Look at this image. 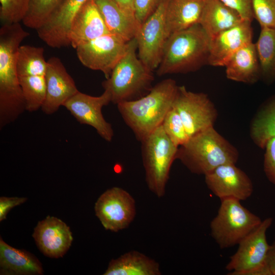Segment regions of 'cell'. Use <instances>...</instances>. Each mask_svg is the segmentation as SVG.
I'll use <instances>...</instances> for the list:
<instances>
[{"label":"cell","instance_id":"1","mask_svg":"<svg viewBox=\"0 0 275 275\" xmlns=\"http://www.w3.org/2000/svg\"><path fill=\"white\" fill-rule=\"evenodd\" d=\"M30 35L20 23L0 28V128L15 121L25 109L17 70L21 43Z\"/></svg>","mask_w":275,"mask_h":275},{"label":"cell","instance_id":"2","mask_svg":"<svg viewBox=\"0 0 275 275\" xmlns=\"http://www.w3.org/2000/svg\"><path fill=\"white\" fill-rule=\"evenodd\" d=\"M178 86L175 80L165 79L137 99L117 104L126 125L141 142L159 127L172 107Z\"/></svg>","mask_w":275,"mask_h":275},{"label":"cell","instance_id":"3","mask_svg":"<svg viewBox=\"0 0 275 275\" xmlns=\"http://www.w3.org/2000/svg\"><path fill=\"white\" fill-rule=\"evenodd\" d=\"M210 41L199 23L173 33L167 39L157 75L194 72L207 64Z\"/></svg>","mask_w":275,"mask_h":275},{"label":"cell","instance_id":"4","mask_svg":"<svg viewBox=\"0 0 275 275\" xmlns=\"http://www.w3.org/2000/svg\"><path fill=\"white\" fill-rule=\"evenodd\" d=\"M237 149L211 127L189 138L179 146V159L191 173L205 175L225 164H236Z\"/></svg>","mask_w":275,"mask_h":275},{"label":"cell","instance_id":"5","mask_svg":"<svg viewBox=\"0 0 275 275\" xmlns=\"http://www.w3.org/2000/svg\"><path fill=\"white\" fill-rule=\"evenodd\" d=\"M135 38L128 42L127 49L114 68L108 78L102 85L111 95V102H121L137 99L145 95L151 89L154 77L150 69L136 55Z\"/></svg>","mask_w":275,"mask_h":275},{"label":"cell","instance_id":"6","mask_svg":"<svg viewBox=\"0 0 275 275\" xmlns=\"http://www.w3.org/2000/svg\"><path fill=\"white\" fill-rule=\"evenodd\" d=\"M145 180L150 190L163 197L178 147L169 139L161 125L141 142Z\"/></svg>","mask_w":275,"mask_h":275},{"label":"cell","instance_id":"7","mask_svg":"<svg viewBox=\"0 0 275 275\" xmlns=\"http://www.w3.org/2000/svg\"><path fill=\"white\" fill-rule=\"evenodd\" d=\"M221 201L210 227L212 237L221 249H224L238 244L262 220L236 199L226 198Z\"/></svg>","mask_w":275,"mask_h":275},{"label":"cell","instance_id":"8","mask_svg":"<svg viewBox=\"0 0 275 275\" xmlns=\"http://www.w3.org/2000/svg\"><path fill=\"white\" fill-rule=\"evenodd\" d=\"M273 219L267 217L239 243L237 251L226 266L231 275H271L266 265L270 245L266 232Z\"/></svg>","mask_w":275,"mask_h":275},{"label":"cell","instance_id":"9","mask_svg":"<svg viewBox=\"0 0 275 275\" xmlns=\"http://www.w3.org/2000/svg\"><path fill=\"white\" fill-rule=\"evenodd\" d=\"M172 106L180 116L189 138L213 127L218 115L207 94L188 91L184 86H178Z\"/></svg>","mask_w":275,"mask_h":275},{"label":"cell","instance_id":"10","mask_svg":"<svg viewBox=\"0 0 275 275\" xmlns=\"http://www.w3.org/2000/svg\"><path fill=\"white\" fill-rule=\"evenodd\" d=\"M121 37L108 33L77 47L80 63L87 68L102 72L105 78L125 54L128 45Z\"/></svg>","mask_w":275,"mask_h":275},{"label":"cell","instance_id":"11","mask_svg":"<svg viewBox=\"0 0 275 275\" xmlns=\"http://www.w3.org/2000/svg\"><path fill=\"white\" fill-rule=\"evenodd\" d=\"M166 0H161L154 12L139 26L135 38L138 57L152 71L161 62L169 38L165 22Z\"/></svg>","mask_w":275,"mask_h":275},{"label":"cell","instance_id":"12","mask_svg":"<svg viewBox=\"0 0 275 275\" xmlns=\"http://www.w3.org/2000/svg\"><path fill=\"white\" fill-rule=\"evenodd\" d=\"M94 209L105 229L113 232L128 227L136 214L134 199L119 187H112L102 193L96 202Z\"/></svg>","mask_w":275,"mask_h":275},{"label":"cell","instance_id":"13","mask_svg":"<svg viewBox=\"0 0 275 275\" xmlns=\"http://www.w3.org/2000/svg\"><path fill=\"white\" fill-rule=\"evenodd\" d=\"M110 102L111 96L106 90L99 96L78 91L63 106L79 123L93 127L102 139L110 142L114 136V131L112 125L105 120L102 113V107Z\"/></svg>","mask_w":275,"mask_h":275},{"label":"cell","instance_id":"14","mask_svg":"<svg viewBox=\"0 0 275 275\" xmlns=\"http://www.w3.org/2000/svg\"><path fill=\"white\" fill-rule=\"evenodd\" d=\"M204 176L207 187L220 200L235 198L241 201L253 194L251 179L236 164L221 165Z\"/></svg>","mask_w":275,"mask_h":275},{"label":"cell","instance_id":"15","mask_svg":"<svg viewBox=\"0 0 275 275\" xmlns=\"http://www.w3.org/2000/svg\"><path fill=\"white\" fill-rule=\"evenodd\" d=\"M44 76L46 94L41 109L45 114L51 115L79 91L73 79L58 57H53L48 60Z\"/></svg>","mask_w":275,"mask_h":275},{"label":"cell","instance_id":"16","mask_svg":"<svg viewBox=\"0 0 275 275\" xmlns=\"http://www.w3.org/2000/svg\"><path fill=\"white\" fill-rule=\"evenodd\" d=\"M88 0H63L48 20L36 30L38 37L52 48L70 45L69 35L72 22Z\"/></svg>","mask_w":275,"mask_h":275},{"label":"cell","instance_id":"17","mask_svg":"<svg viewBox=\"0 0 275 275\" xmlns=\"http://www.w3.org/2000/svg\"><path fill=\"white\" fill-rule=\"evenodd\" d=\"M32 236L42 253L52 258L62 257L73 241L69 227L61 219L49 215L38 223Z\"/></svg>","mask_w":275,"mask_h":275},{"label":"cell","instance_id":"18","mask_svg":"<svg viewBox=\"0 0 275 275\" xmlns=\"http://www.w3.org/2000/svg\"><path fill=\"white\" fill-rule=\"evenodd\" d=\"M252 22L243 20L210 39L208 65L223 67L240 48L253 42Z\"/></svg>","mask_w":275,"mask_h":275},{"label":"cell","instance_id":"19","mask_svg":"<svg viewBox=\"0 0 275 275\" xmlns=\"http://www.w3.org/2000/svg\"><path fill=\"white\" fill-rule=\"evenodd\" d=\"M109 33L93 0H88L74 18L70 30V45H79Z\"/></svg>","mask_w":275,"mask_h":275},{"label":"cell","instance_id":"20","mask_svg":"<svg viewBox=\"0 0 275 275\" xmlns=\"http://www.w3.org/2000/svg\"><path fill=\"white\" fill-rule=\"evenodd\" d=\"M228 79L254 84L261 79L259 61L255 43L253 42L237 50L225 66Z\"/></svg>","mask_w":275,"mask_h":275},{"label":"cell","instance_id":"21","mask_svg":"<svg viewBox=\"0 0 275 275\" xmlns=\"http://www.w3.org/2000/svg\"><path fill=\"white\" fill-rule=\"evenodd\" d=\"M205 0H166L165 22L169 37L199 24Z\"/></svg>","mask_w":275,"mask_h":275},{"label":"cell","instance_id":"22","mask_svg":"<svg viewBox=\"0 0 275 275\" xmlns=\"http://www.w3.org/2000/svg\"><path fill=\"white\" fill-rule=\"evenodd\" d=\"M0 274L40 275L43 269L40 261L32 253L13 248L0 238Z\"/></svg>","mask_w":275,"mask_h":275},{"label":"cell","instance_id":"23","mask_svg":"<svg viewBox=\"0 0 275 275\" xmlns=\"http://www.w3.org/2000/svg\"><path fill=\"white\" fill-rule=\"evenodd\" d=\"M243 20L234 10L219 0H205L199 24L210 38Z\"/></svg>","mask_w":275,"mask_h":275},{"label":"cell","instance_id":"24","mask_svg":"<svg viewBox=\"0 0 275 275\" xmlns=\"http://www.w3.org/2000/svg\"><path fill=\"white\" fill-rule=\"evenodd\" d=\"M109 33L126 41L134 38L140 24L135 18L124 12L113 0H93Z\"/></svg>","mask_w":275,"mask_h":275},{"label":"cell","instance_id":"25","mask_svg":"<svg viewBox=\"0 0 275 275\" xmlns=\"http://www.w3.org/2000/svg\"><path fill=\"white\" fill-rule=\"evenodd\" d=\"M104 275H160L158 263L138 251L126 253L111 260Z\"/></svg>","mask_w":275,"mask_h":275},{"label":"cell","instance_id":"26","mask_svg":"<svg viewBox=\"0 0 275 275\" xmlns=\"http://www.w3.org/2000/svg\"><path fill=\"white\" fill-rule=\"evenodd\" d=\"M250 135L254 143L262 149L269 140L275 138V95L256 114L251 124Z\"/></svg>","mask_w":275,"mask_h":275},{"label":"cell","instance_id":"27","mask_svg":"<svg viewBox=\"0 0 275 275\" xmlns=\"http://www.w3.org/2000/svg\"><path fill=\"white\" fill-rule=\"evenodd\" d=\"M255 45L260 66L261 79L275 81V29L261 28Z\"/></svg>","mask_w":275,"mask_h":275},{"label":"cell","instance_id":"28","mask_svg":"<svg viewBox=\"0 0 275 275\" xmlns=\"http://www.w3.org/2000/svg\"><path fill=\"white\" fill-rule=\"evenodd\" d=\"M44 53V49L42 47L20 45L17 56L18 77L45 76L47 61Z\"/></svg>","mask_w":275,"mask_h":275},{"label":"cell","instance_id":"29","mask_svg":"<svg viewBox=\"0 0 275 275\" xmlns=\"http://www.w3.org/2000/svg\"><path fill=\"white\" fill-rule=\"evenodd\" d=\"M25 103V109L34 112L41 108L46 98L44 76L18 77Z\"/></svg>","mask_w":275,"mask_h":275},{"label":"cell","instance_id":"30","mask_svg":"<svg viewBox=\"0 0 275 275\" xmlns=\"http://www.w3.org/2000/svg\"><path fill=\"white\" fill-rule=\"evenodd\" d=\"M63 1L31 0L23 23L29 28L37 30L48 20Z\"/></svg>","mask_w":275,"mask_h":275},{"label":"cell","instance_id":"31","mask_svg":"<svg viewBox=\"0 0 275 275\" xmlns=\"http://www.w3.org/2000/svg\"><path fill=\"white\" fill-rule=\"evenodd\" d=\"M161 125L169 139L178 147L189 139L180 116L173 106L165 116Z\"/></svg>","mask_w":275,"mask_h":275},{"label":"cell","instance_id":"32","mask_svg":"<svg viewBox=\"0 0 275 275\" xmlns=\"http://www.w3.org/2000/svg\"><path fill=\"white\" fill-rule=\"evenodd\" d=\"M31 0H0L2 24L20 23L29 10Z\"/></svg>","mask_w":275,"mask_h":275},{"label":"cell","instance_id":"33","mask_svg":"<svg viewBox=\"0 0 275 275\" xmlns=\"http://www.w3.org/2000/svg\"><path fill=\"white\" fill-rule=\"evenodd\" d=\"M252 10L261 28L275 29V0H252Z\"/></svg>","mask_w":275,"mask_h":275},{"label":"cell","instance_id":"34","mask_svg":"<svg viewBox=\"0 0 275 275\" xmlns=\"http://www.w3.org/2000/svg\"><path fill=\"white\" fill-rule=\"evenodd\" d=\"M264 149V172L267 179L275 185V138L267 142Z\"/></svg>","mask_w":275,"mask_h":275},{"label":"cell","instance_id":"35","mask_svg":"<svg viewBox=\"0 0 275 275\" xmlns=\"http://www.w3.org/2000/svg\"><path fill=\"white\" fill-rule=\"evenodd\" d=\"M161 0H134L135 17L141 25L156 10Z\"/></svg>","mask_w":275,"mask_h":275},{"label":"cell","instance_id":"36","mask_svg":"<svg viewBox=\"0 0 275 275\" xmlns=\"http://www.w3.org/2000/svg\"><path fill=\"white\" fill-rule=\"evenodd\" d=\"M228 7L235 11L243 20L252 22L254 16L252 0H219Z\"/></svg>","mask_w":275,"mask_h":275},{"label":"cell","instance_id":"37","mask_svg":"<svg viewBox=\"0 0 275 275\" xmlns=\"http://www.w3.org/2000/svg\"><path fill=\"white\" fill-rule=\"evenodd\" d=\"M27 200L26 198L6 197L0 198V221L6 218L7 214L14 207L24 203Z\"/></svg>","mask_w":275,"mask_h":275},{"label":"cell","instance_id":"38","mask_svg":"<svg viewBox=\"0 0 275 275\" xmlns=\"http://www.w3.org/2000/svg\"><path fill=\"white\" fill-rule=\"evenodd\" d=\"M127 14L135 17L134 0H113Z\"/></svg>","mask_w":275,"mask_h":275},{"label":"cell","instance_id":"39","mask_svg":"<svg viewBox=\"0 0 275 275\" xmlns=\"http://www.w3.org/2000/svg\"><path fill=\"white\" fill-rule=\"evenodd\" d=\"M266 265L271 275H275V241L269 246Z\"/></svg>","mask_w":275,"mask_h":275}]
</instances>
